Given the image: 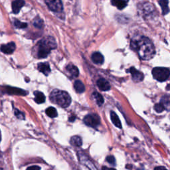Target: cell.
Listing matches in <instances>:
<instances>
[{
	"label": "cell",
	"instance_id": "f546056e",
	"mask_svg": "<svg viewBox=\"0 0 170 170\" xmlns=\"http://www.w3.org/2000/svg\"><path fill=\"white\" fill-rule=\"evenodd\" d=\"M102 170H116L114 168H107V167L104 166L102 168Z\"/></svg>",
	"mask_w": 170,
	"mask_h": 170
},
{
	"label": "cell",
	"instance_id": "9c48e42d",
	"mask_svg": "<svg viewBox=\"0 0 170 170\" xmlns=\"http://www.w3.org/2000/svg\"><path fill=\"white\" fill-rule=\"evenodd\" d=\"M25 2L24 0H14L12 2V10L14 14H17L20 11L21 9L24 7Z\"/></svg>",
	"mask_w": 170,
	"mask_h": 170
},
{
	"label": "cell",
	"instance_id": "5b68a950",
	"mask_svg": "<svg viewBox=\"0 0 170 170\" xmlns=\"http://www.w3.org/2000/svg\"><path fill=\"white\" fill-rule=\"evenodd\" d=\"M45 2L51 11L57 13L63 11V6L61 0H45Z\"/></svg>",
	"mask_w": 170,
	"mask_h": 170
},
{
	"label": "cell",
	"instance_id": "44dd1931",
	"mask_svg": "<svg viewBox=\"0 0 170 170\" xmlns=\"http://www.w3.org/2000/svg\"><path fill=\"white\" fill-rule=\"evenodd\" d=\"M46 114L51 118H55L57 116V110L54 107H49L46 110Z\"/></svg>",
	"mask_w": 170,
	"mask_h": 170
},
{
	"label": "cell",
	"instance_id": "cb8c5ba5",
	"mask_svg": "<svg viewBox=\"0 0 170 170\" xmlns=\"http://www.w3.org/2000/svg\"><path fill=\"white\" fill-rule=\"evenodd\" d=\"M14 25H15L16 27L19 28V29H24V28H26L27 27V24H25V23H23L21 21H17V20H16L14 22Z\"/></svg>",
	"mask_w": 170,
	"mask_h": 170
},
{
	"label": "cell",
	"instance_id": "e0dca14e",
	"mask_svg": "<svg viewBox=\"0 0 170 170\" xmlns=\"http://www.w3.org/2000/svg\"><path fill=\"white\" fill-rule=\"evenodd\" d=\"M35 100L37 104H42L45 101V96L43 93L39 91H35L34 93Z\"/></svg>",
	"mask_w": 170,
	"mask_h": 170
},
{
	"label": "cell",
	"instance_id": "30bf717a",
	"mask_svg": "<svg viewBox=\"0 0 170 170\" xmlns=\"http://www.w3.org/2000/svg\"><path fill=\"white\" fill-rule=\"evenodd\" d=\"M38 70L43 73L46 76H48L51 73V68L48 63H40L37 65Z\"/></svg>",
	"mask_w": 170,
	"mask_h": 170
},
{
	"label": "cell",
	"instance_id": "d6986e66",
	"mask_svg": "<svg viewBox=\"0 0 170 170\" xmlns=\"http://www.w3.org/2000/svg\"><path fill=\"white\" fill-rule=\"evenodd\" d=\"M71 144L75 147H80L83 144V141L80 137L78 136H73L71 139Z\"/></svg>",
	"mask_w": 170,
	"mask_h": 170
},
{
	"label": "cell",
	"instance_id": "1f68e13d",
	"mask_svg": "<svg viewBox=\"0 0 170 170\" xmlns=\"http://www.w3.org/2000/svg\"><path fill=\"white\" fill-rule=\"evenodd\" d=\"M0 141H1V137H0Z\"/></svg>",
	"mask_w": 170,
	"mask_h": 170
},
{
	"label": "cell",
	"instance_id": "f1b7e54d",
	"mask_svg": "<svg viewBox=\"0 0 170 170\" xmlns=\"http://www.w3.org/2000/svg\"><path fill=\"white\" fill-rule=\"evenodd\" d=\"M154 170H168L165 167L163 166H159V167H156V168L154 169Z\"/></svg>",
	"mask_w": 170,
	"mask_h": 170
},
{
	"label": "cell",
	"instance_id": "9a60e30c",
	"mask_svg": "<svg viewBox=\"0 0 170 170\" xmlns=\"http://www.w3.org/2000/svg\"><path fill=\"white\" fill-rule=\"evenodd\" d=\"M74 88L76 92L78 93H83L85 90V87L84 84L82 83V81L78 80L74 82Z\"/></svg>",
	"mask_w": 170,
	"mask_h": 170
},
{
	"label": "cell",
	"instance_id": "7a4b0ae2",
	"mask_svg": "<svg viewBox=\"0 0 170 170\" xmlns=\"http://www.w3.org/2000/svg\"><path fill=\"white\" fill-rule=\"evenodd\" d=\"M57 44L55 39L51 37L42 39L37 45V55L39 58H45L48 56L52 49L56 48Z\"/></svg>",
	"mask_w": 170,
	"mask_h": 170
},
{
	"label": "cell",
	"instance_id": "277c9868",
	"mask_svg": "<svg viewBox=\"0 0 170 170\" xmlns=\"http://www.w3.org/2000/svg\"><path fill=\"white\" fill-rule=\"evenodd\" d=\"M152 74L156 80L163 82L168 79L170 76V71L164 67H156L152 70Z\"/></svg>",
	"mask_w": 170,
	"mask_h": 170
},
{
	"label": "cell",
	"instance_id": "ba28073f",
	"mask_svg": "<svg viewBox=\"0 0 170 170\" xmlns=\"http://www.w3.org/2000/svg\"><path fill=\"white\" fill-rule=\"evenodd\" d=\"M0 49L5 54H11L14 53V51L15 49V44L14 42H9L6 45H3L1 46Z\"/></svg>",
	"mask_w": 170,
	"mask_h": 170
},
{
	"label": "cell",
	"instance_id": "2e32d148",
	"mask_svg": "<svg viewBox=\"0 0 170 170\" xmlns=\"http://www.w3.org/2000/svg\"><path fill=\"white\" fill-rule=\"evenodd\" d=\"M110 118H111V120H112V123L114 124V125H115L116 127L119 128H122V124H121L119 117L118 116V115L115 112H111Z\"/></svg>",
	"mask_w": 170,
	"mask_h": 170
},
{
	"label": "cell",
	"instance_id": "83f0119b",
	"mask_svg": "<svg viewBox=\"0 0 170 170\" xmlns=\"http://www.w3.org/2000/svg\"><path fill=\"white\" fill-rule=\"evenodd\" d=\"M27 170H41V168L37 165H33L29 167V168H27Z\"/></svg>",
	"mask_w": 170,
	"mask_h": 170
},
{
	"label": "cell",
	"instance_id": "6da1fadb",
	"mask_svg": "<svg viewBox=\"0 0 170 170\" xmlns=\"http://www.w3.org/2000/svg\"><path fill=\"white\" fill-rule=\"evenodd\" d=\"M131 47L138 52L140 57L143 60H150L155 55V47L150 39L146 37L134 39L131 41Z\"/></svg>",
	"mask_w": 170,
	"mask_h": 170
},
{
	"label": "cell",
	"instance_id": "ffe728a7",
	"mask_svg": "<svg viewBox=\"0 0 170 170\" xmlns=\"http://www.w3.org/2000/svg\"><path fill=\"white\" fill-rule=\"evenodd\" d=\"M161 103L164 106L165 110L170 111V96H163L162 100Z\"/></svg>",
	"mask_w": 170,
	"mask_h": 170
},
{
	"label": "cell",
	"instance_id": "603a6c76",
	"mask_svg": "<svg viewBox=\"0 0 170 170\" xmlns=\"http://www.w3.org/2000/svg\"><path fill=\"white\" fill-rule=\"evenodd\" d=\"M33 25L35 27L37 28H42L43 27V22H42V20L41 19H40L39 17H37L34 20Z\"/></svg>",
	"mask_w": 170,
	"mask_h": 170
},
{
	"label": "cell",
	"instance_id": "7c38bea8",
	"mask_svg": "<svg viewBox=\"0 0 170 170\" xmlns=\"http://www.w3.org/2000/svg\"><path fill=\"white\" fill-rule=\"evenodd\" d=\"M92 60L95 64L101 65L104 63V57L99 52H95L92 55Z\"/></svg>",
	"mask_w": 170,
	"mask_h": 170
},
{
	"label": "cell",
	"instance_id": "4fadbf2b",
	"mask_svg": "<svg viewBox=\"0 0 170 170\" xmlns=\"http://www.w3.org/2000/svg\"><path fill=\"white\" fill-rule=\"evenodd\" d=\"M128 0H112V4L114 6L119 9H122L125 7H126Z\"/></svg>",
	"mask_w": 170,
	"mask_h": 170
},
{
	"label": "cell",
	"instance_id": "8fae6325",
	"mask_svg": "<svg viewBox=\"0 0 170 170\" xmlns=\"http://www.w3.org/2000/svg\"><path fill=\"white\" fill-rule=\"evenodd\" d=\"M97 85L100 90L102 91H107L110 89V85L109 83L106 80L104 79V78H100L97 81Z\"/></svg>",
	"mask_w": 170,
	"mask_h": 170
},
{
	"label": "cell",
	"instance_id": "ac0fdd59",
	"mask_svg": "<svg viewBox=\"0 0 170 170\" xmlns=\"http://www.w3.org/2000/svg\"><path fill=\"white\" fill-rule=\"evenodd\" d=\"M159 4L160 5H161L163 15L168 14L169 12L168 0H159Z\"/></svg>",
	"mask_w": 170,
	"mask_h": 170
},
{
	"label": "cell",
	"instance_id": "52a82bcc",
	"mask_svg": "<svg viewBox=\"0 0 170 170\" xmlns=\"http://www.w3.org/2000/svg\"><path fill=\"white\" fill-rule=\"evenodd\" d=\"M130 73H131L132 79L134 81L138 83V82H141L143 79V74L141 72L138 71L134 67L130 68Z\"/></svg>",
	"mask_w": 170,
	"mask_h": 170
},
{
	"label": "cell",
	"instance_id": "5bb4252c",
	"mask_svg": "<svg viewBox=\"0 0 170 170\" xmlns=\"http://www.w3.org/2000/svg\"><path fill=\"white\" fill-rule=\"evenodd\" d=\"M67 70L68 71V73L74 77H77L78 76V74H79V71H78V68L72 64H69L68 65H67Z\"/></svg>",
	"mask_w": 170,
	"mask_h": 170
},
{
	"label": "cell",
	"instance_id": "4316f807",
	"mask_svg": "<svg viewBox=\"0 0 170 170\" xmlns=\"http://www.w3.org/2000/svg\"><path fill=\"white\" fill-rule=\"evenodd\" d=\"M15 116H17L19 119H24V118H25L24 114L21 112L20 111H19L17 110H15Z\"/></svg>",
	"mask_w": 170,
	"mask_h": 170
},
{
	"label": "cell",
	"instance_id": "4dcf8cb0",
	"mask_svg": "<svg viewBox=\"0 0 170 170\" xmlns=\"http://www.w3.org/2000/svg\"><path fill=\"white\" fill-rule=\"evenodd\" d=\"M0 170H4V169H1V168H0Z\"/></svg>",
	"mask_w": 170,
	"mask_h": 170
},
{
	"label": "cell",
	"instance_id": "3957f363",
	"mask_svg": "<svg viewBox=\"0 0 170 170\" xmlns=\"http://www.w3.org/2000/svg\"><path fill=\"white\" fill-rule=\"evenodd\" d=\"M50 100L52 102L62 108H67L71 103V98L69 94L65 91L58 89L52 91L50 94Z\"/></svg>",
	"mask_w": 170,
	"mask_h": 170
},
{
	"label": "cell",
	"instance_id": "7402d4cb",
	"mask_svg": "<svg viewBox=\"0 0 170 170\" xmlns=\"http://www.w3.org/2000/svg\"><path fill=\"white\" fill-rule=\"evenodd\" d=\"M93 96L94 98V99H95L98 105L101 106L104 103V99H103L102 96L100 94L98 93H94Z\"/></svg>",
	"mask_w": 170,
	"mask_h": 170
},
{
	"label": "cell",
	"instance_id": "d4e9b609",
	"mask_svg": "<svg viewBox=\"0 0 170 170\" xmlns=\"http://www.w3.org/2000/svg\"><path fill=\"white\" fill-rule=\"evenodd\" d=\"M154 109L157 112L161 113V112H163V110H165V108H164V106H163V104L161 102H160V103L156 104V105L154 106Z\"/></svg>",
	"mask_w": 170,
	"mask_h": 170
},
{
	"label": "cell",
	"instance_id": "484cf974",
	"mask_svg": "<svg viewBox=\"0 0 170 170\" xmlns=\"http://www.w3.org/2000/svg\"><path fill=\"white\" fill-rule=\"evenodd\" d=\"M106 161L111 165H115V162H116L115 158H114V157H113L112 156H108L106 158Z\"/></svg>",
	"mask_w": 170,
	"mask_h": 170
},
{
	"label": "cell",
	"instance_id": "8992f818",
	"mask_svg": "<svg viewBox=\"0 0 170 170\" xmlns=\"http://www.w3.org/2000/svg\"><path fill=\"white\" fill-rule=\"evenodd\" d=\"M84 122L87 126L95 128L100 124V118L96 114H89L84 117Z\"/></svg>",
	"mask_w": 170,
	"mask_h": 170
}]
</instances>
